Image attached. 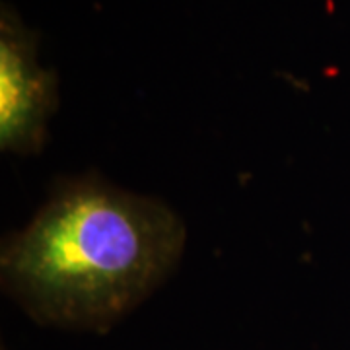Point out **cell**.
Returning <instances> with one entry per match:
<instances>
[{"instance_id": "6da1fadb", "label": "cell", "mask_w": 350, "mask_h": 350, "mask_svg": "<svg viewBox=\"0 0 350 350\" xmlns=\"http://www.w3.org/2000/svg\"><path fill=\"white\" fill-rule=\"evenodd\" d=\"M187 243L174 208L100 175L66 177L2 243L4 292L33 321L103 333L172 276Z\"/></svg>"}, {"instance_id": "7a4b0ae2", "label": "cell", "mask_w": 350, "mask_h": 350, "mask_svg": "<svg viewBox=\"0 0 350 350\" xmlns=\"http://www.w3.org/2000/svg\"><path fill=\"white\" fill-rule=\"evenodd\" d=\"M59 107V78L39 63V38L12 6L0 10V148L36 156Z\"/></svg>"}]
</instances>
